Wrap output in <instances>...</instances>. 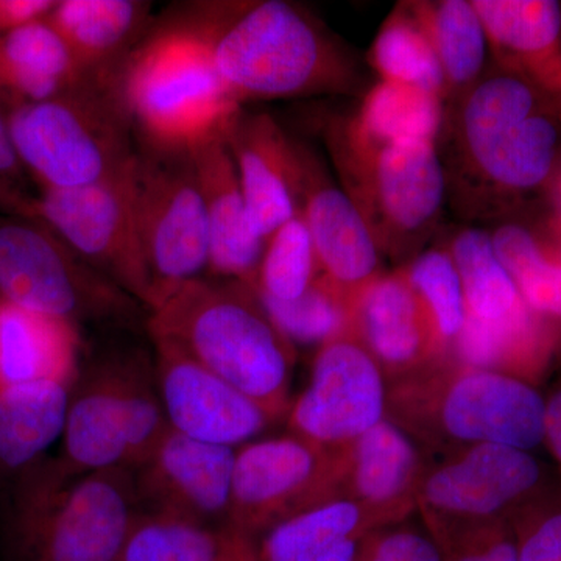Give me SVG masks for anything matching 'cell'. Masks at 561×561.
Listing matches in <instances>:
<instances>
[{"mask_svg": "<svg viewBox=\"0 0 561 561\" xmlns=\"http://www.w3.org/2000/svg\"><path fill=\"white\" fill-rule=\"evenodd\" d=\"M442 157L457 205L478 217L548 186L561 169V99L496 66L449 103Z\"/></svg>", "mask_w": 561, "mask_h": 561, "instance_id": "obj_1", "label": "cell"}, {"mask_svg": "<svg viewBox=\"0 0 561 561\" xmlns=\"http://www.w3.org/2000/svg\"><path fill=\"white\" fill-rule=\"evenodd\" d=\"M181 25L201 39L238 105L350 94L360 87L359 69L345 47L295 3L210 2Z\"/></svg>", "mask_w": 561, "mask_h": 561, "instance_id": "obj_2", "label": "cell"}, {"mask_svg": "<svg viewBox=\"0 0 561 561\" xmlns=\"http://www.w3.org/2000/svg\"><path fill=\"white\" fill-rule=\"evenodd\" d=\"M147 330L150 339L179 346L275 419L287 415L297 350L253 287L208 275L187 280L149 312Z\"/></svg>", "mask_w": 561, "mask_h": 561, "instance_id": "obj_3", "label": "cell"}, {"mask_svg": "<svg viewBox=\"0 0 561 561\" xmlns=\"http://www.w3.org/2000/svg\"><path fill=\"white\" fill-rule=\"evenodd\" d=\"M18 478L11 561H116L140 515L131 470L79 472L60 457Z\"/></svg>", "mask_w": 561, "mask_h": 561, "instance_id": "obj_4", "label": "cell"}, {"mask_svg": "<svg viewBox=\"0 0 561 561\" xmlns=\"http://www.w3.org/2000/svg\"><path fill=\"white\" fill-rule=\"evenodd\" d=\"M389 419L449 453L476 445L534 453L545 440V397L529 379L448 359L397 382Z\"/></svg>", "mask_w": 561, "mask_h": 561, "instance_id": "obj_5", "label": "cell"}, {"mask_svg": "<svg viewBox=\"0 0 561 561\" xmlns=\"http://www.w3.org/2000/svg\"><path fill=\"white\" fill-rule=\"evenodd\" d=\"M119 76L94 77L51 101L11 114L14 151L44 190H79L119 175L135 157L136 135Z\"/></svg>", "mask_w": 561, "mask_h": 561, "instance_id": "obj_6", "label": "cell"}, {"mask_svg": "<svg viewBox=\"0 0 561 561\" xmlns=\"http://www.w3.org/2000/svg\"><path fill=\"white\" fill-rule=\"evenodd\" d=\"M327 142L339 183L382 256L408 264L437 228L448 198L437 144L373 146L354 138L341 119L328 125Z\"/></svg>", "mask_w": 561, "mask_h": 561, "instance_id": "obj_7", "label": "cell"}, {"mask_svg": "<svg viewBox=\"0 0 561 561\" xmlns=\"http://www.w3.org/2000/svg\"><path fill=\"white\" fill-rule=\"evenodd\" d=\"M136 140L191 150L220 135L242 108L221 83L201 39L173 25L133 50L119 76Z\"/></svg>", "mask_w": 561, "mask_h": 561, "instance_id": "obj_8", "label": "cell"}, {"mask_svg": "<svg viewBox=\"0 0 561 561\" xmlns=\"http://www.w3.org/2000/svg\"><path fill=\"white\" fill-rule=\"evenodd\" d=\"M169 430L153 359L116 351L79 371L70 390L61 459L72 470H135Z\"/></svg>", "mask_w": 561, "mask_h": 561, "instance_id": "obj_9", "label": "cell"}, {"mask_svg": "<svg viewBox=\"0 0 561 561\" xmlns=\"http://www.w3.org/2000/svg\"><path fill=\"white\" fill-rule=\"evenodd\" d=\"M128 183L136 234L149 273L151 312L187 280L208 275L205 205L191 150L138 142Z\"/></svg>", "mask_w": 561, "mask_h": 561, "instance_id": "obj_10", "label": "cell"}, {"mask_svg": "<svg viewBox=\"0 0 561 561\" xmlns=\"http://www.w3.org/2000/svg\"><path fill=\"white\" fill-rule=\"evenodd\" d=\"M0 298L77 327L125 324L146 309L55 232L25 224L0 225Z\"/></svg>", "mask_w": 561, "mask_h": 561, "instance_id": "obj_11", "label": "cell"}, {"mask_svg": "<svg viewBox=\"0 0 561 561\" xmlns=\"http://www.w3.org/2000/svg\"><path fill=\"white\" fill-rule=\"evenodd\" d=\"M341 451L287 434L236 451L228 527L256 541L276 524L341 496Z\"/></svg>", "mask_w": 561, "mask_h": 561, "instance_id": "obj_12", "label": "cell"}, {"mask_svg": "<svg viewBox=\"0 0 561 561\" xmlns=\"http://www.w3.org/2000/svg\"><path fill=\"white\" fill-rule=\"evenodd\" d=\"M553 489L534 453L502 445L468 446L426 468L416 508L424 523L502 522Z\"/></svg>", "mask_w": 561, "mask_h": 561, "instance_id": "obj_13", "label": "cell"}, {"mask_svg": "<svg viewBox=\"0 0 561 561\" xmlns=\"http://www.w3.org/2000/svg\"><path fill=\"white\" fill-rule=\"evenodd\" d=\"M128 169L79 190H44L35 213L77 256L150 311V279L136 234Z\"/></svg>", "mask_w": 561, "mask_h": 561, "instance_id": "obj_14", "label": "cell"}, {"mask_svg": "<svg viewBox=\"0 0 561 561\" xmlns=\"http://www.w3.org/2000/svg\"><path fill=\"white\" fill-rule=\"evenodd\" d=\"M387 378L375 357L354 335L320 346L311 379L290 402V434L342 451L376 424L389 419Z\"/></svg>", "mask_w": 561, "mask_h": 561, "instance_id": "obj_15", "label": "cell"}, {"mask_svg": "<svg viewBox=\"0 0 561 561\" xmlns=\"http://www.w3.org/2000/svg\"><path fill=\"white\" fill-rule=\"evenodd\" d=\"M236 451L169 427L133 470L144 515L202 527H228Z\"/></svg>", "mask_w": 561, "mask_h": 561, "instance_id": "obj_16", "label": "cell"}, {"mask_svg": "<svg viewBox=\"0 0 561 561\" xmlns=\"http://www.w3.org/2000/svg\"><path fill=\"white\" fill-rule=\"evenodd\" d=\"M154 376L171 430L194 440L239 449L278 419L183 350L151 339Z\"/></svg>", "mask_w": 561, "mask_h": 561, "instance_id": "obj_17", "label": "cell"}, {"mask_svg": "<svg viewBox=\"0 0 561 561\" xmlns=\"http://www.w3.org/2000/svg\"><path fill=\"white\" fill-rule=\"evenodd\" d=\"M301 214L308 225L320 273L353 302L383 275L382 254L367 221L323 162L297 142Z\"/></svg>", "mask_w": 561, "mask_h": 561, "instance_id": "obj_18", "label": "cell"}, {"mask_svg": "<svg viewBox=\"0 0 561 561\" xmlns=\"http://www.w3.org/2000/svg\"><path fill=\"white\" fill-rule=\"evenodd\" d=\"M350 334L397 382L448 359L419 295L402 268L383 273L351 302Z\"/></svg>", "mask_w": 561, "mask_h": 561, "instance_id": "obj_19", "label": "cell"}, {"mask_svg": "<svg viewBox=\"0 0 561 561\" xmlns=\"http://www.w3.org/2000/svg\"><path fill=\"white\" fill-rule=\"evenodd\" d=\"M224 139L234 161L254 231L264 239L301 210L297 142L265 113L239 110Z\"/></svg>", "mask_w": 561, "mask_h": 561, "instance_id": "obj_20", "label": "cell"}, {"mask_svg": "<svg viewBox=\"0 0 561 561\" xmlns=\"http://www.w3.org/2000/svg\"><path fill=\"white\" fill-rule=\"evenodd\" d=\"M341 496L356 502L379 529L416 508L424 459L408 431L390 419L341 451Z\"/></svg>", "mask_w": 561, "mask_h": 561, "instance_id": "obj_21", "label": "cell"}, {"mask_svg": "<svg viewBox=\"0 0 561 561\" xmlns=\"http://www.w3.org/2000/svg\"><path fill=\"white\" fill-rule=\"evenodd\" d=\"M209 236L208 276L256 286L265 241L254 231L224 133L191 149Z\"/></svg>", "mask_w": 561, "mask_h": 561, "instance_id": "obj_22", "label": "cell"}, {"mask_svg": "<svg viewBox=\"0 0 561 561\" xmlns=\"http://www.w3.org/2000/svg\"><path fill=\"white\" fill-rule=\"evenodd\" d=\"M490 54L501 68L561 99V3L553 0H472Z\"/></svg>", "mask_w": 561, "mask_h": 561, "instance_id": "obj_23", "label": "cell"}, {"mask_svg": "<svg viewBox=\"0 0 561 561\" xmlns=\"http://www.w3.org/2000/svg\"><path fill=\"white\" fill-rule=\"evenodd\" d=\"M80 328L0 298V391L39 381L73 382Z\"/></svg>", "mask_w": 561, "mask_h": 561, "instance_id": "obj_24", "label": "cell"}, {"mask_svg": "<svg viewBox=\"0 0 561 561\" xmlns=\"http://www.w3.org/2000/svg\"><path fill=\"white\" fill-rule=\"evenodd\" d=\"M150 5L138 0H65L49 16L51 27L69 47L87 77L121 72L128 46L146 25Z\"/></svg>", "mask_w": 561, "mask_h": 561, "instance_id": "obj_25", "label": "cell"}, {"mask_svg": "<svg viewBox=\"0 0 561 561\" xmlns=\"http://www.w3.org/2000/svg\"><path fill=\"white\" fill-rule=\"evenodd\" d=\"M379 530L356 502L339 497L276 524L256 541L257 561H357Z\"/></svg>", "mask_w": 561, "mask_h": 561, "instance_id": "obj_26", "label": "cell"}, {"mask_svg": "<svg viewBox=\"0 0 561 561\" xmlns=\"http://www.w3.org/2000/svg\"><path fill=\"white\" fill-rule=\"evenodd\" d=\"M73 382L39 381L0 391V474L31 470L61 437Z\"/></svg>", "mask_w": 561, "mask_h": 561, "instance_id": "obj_27", "label": "cell"}, {"mask_svg": "<svg viewBox=\"0 0 561 561\" xmlns=\"http://www.w3.org/2000/svg\"><path fill=\"white\" fill-rule=\"evenodd\" d=\"M90 79L47 20L14 28L0 41V84L25 103L51 101Z\"/></svg>", "mask_w": 561, "mask_h": 561, "instance_id": "obj_28", "label": "cell"}, {"mask_svg": "<svg viewBox=\"0 0 561 561\" xmlns=\"http://www.w3.org/2000/svg\"><path fill=\"white\" fill-rule=\"evenodd\" d=\"M426 33L445 79L446 105L460 98L483 73L490 46L472 0L404 2Z\"/></svg>", "mask_w": 561, "mask_h": 561, "instance_id": "obj_29", "label": "cell"}, {"mask_svg": "<svg viewBox=\"0 0 561 561\" xmlns=\"http://www.w3.org/2000/svg\"><path fill=\"white\" fill-rule=\"evenodd\" d=\"M463 287L467 319L493 327H527L540 317L527 308L494 251L490 232L463 228L446 245Z\"/></svg>", "mask_w": 561, "mask_h": 561, "instance_id": "obj_30", "label": "cell"}, {"mask_svg": "<svg viewBox=\"0 0 561 561\" xmlns=\"http://www.w3.org/2000/svg\"><path fill=\"white\" fill-rule=\"evenodd\" d=\"M445 101L420 88L379 81L365 94L353 119H341L354 138L373 146L437 144Z\"/></svg>", "mask_w": 561, "mask_h": 561, "instance_id": "obj_31", "label": "cell"}, {"mask_svg": "<svg viewBox=\"0 0 561 561\" xmlns=\"http://www.w3.org/2000/svg\"><path fill=\"white\" fill-rule=\"evenodd\" d=\"M116 561H257V553L256 542L230 527L140 513Z\"/></svg>", "mask_w": 561, "mask_h": 561, "instance_id": "obj_32", "label": "cell"}, {"mask_svg": "<svg viewBox=\"0 0 561 561\" xmlns=\"http://www.w3.org/2000/svg\"><path fill=\"white\" fill-rule=\"evenodd\" d=\"M370 65L381 81L420 88L445 101V79L426 33L400 3L373 41Z\"/></svg>", "mask_w": 561, "mask_h": 561, "instance_id": "obj_33", "label": "cell"}, {"mask_svg": "<svg viewBox=\"0 0 561 561\" xmlns=\"http://www.w3.org/2000/svg\"><path fill=\"white\" fill-rule=\"evenodd\" d=\"M490 236L529 311L540 319L561 320V261L549 257L522 225H502Z\"/></svg>", "mask_w": 561, "mask_h": 561, "instance_id": "obj_34", "label": "cell"}, {"mask_svg": "<svg viewBox=\"0 0 561 561\" xmlns=\"http://www.w3.org/2000/svg\"><path fill=\"white\" fill-rule=\"evenodd\" d=\"M257 297L273 323L294 346L319 345L320 348L350 334V298L323 275L313 280L297 300Z\"/></svg>", "mask_w": 561, "mask_h": 561, "instance_id": "obj_35", "label": "cell"}, {"mask_svg": "<svg viewBox=\"0 0 561 561\" xmlns=\"http://www.w3.org/2000/svg\"><path fill=\"white\" fill-rule=\"evenodd\" d=\"M401 268L423 302L443 348L451 356L467 321L463 287L451 253L446 247H432Z\"/></svg>", "mask_w": 561, "mask_h": 561, "instance_id": "obj_36", "label": "cell"}, {"mask_svg": "<svg viewBox=\"0 0 561 561\" xmlns=\"http://www.w3.org/2000/svg\"><path fill=\"white\" fill-rule=\"evenodd\" d=\"M320 275L316 247L300 210L265 242L254 290L272 300H297Z\"/></svg>", "mask_w": 561, "mask_h": 561, "instance_id": "obj_37", "label": "cell"}, {"mask_svg": "<svg viewBox=\"0 0 561 561\" xmlns=\"http://www.w3.org/2000/svg\"><path fill=\"white\" fill-rule=\"evenodd\" d=\"M445 561H519L512 519L476 524L424 523Z\"/></svg>", "mask_w": 561, "mask_h": 561, "instance_id": "obj_38", "label": "cell"}, {"mask_svg": "<svg viewBox=\"0 0 561 561\" xmlns=\"http://www.w3.org/2000/svg\"><path fill=\"white\" fill-rule=\"evenodd\" d=\"M519 561H561V486L512 519Z\"/></svg>", "mask_w": 561, "mask_h": 561, "instance_id": "obj_39", "label": "cell"}, {"mask_svg": "<svg viewBox=\"0 0 561 561\" xmlns=\"http://www.w3.org/2000/svg\"><path fill=\"white\" fill-rule=\"evenodd\" d=\"M404 523V522H402ZM398 523L373 531L362 548L365 561H445L437 541L427 531Z\"/></svg>", "mask_w": 561, "mask_h": 561, "instance_id": "obj_40", "label": "cell"}, {"mask_svg": "<svg viewBox=\"0 0 561 561\" xmlns=\"http://www.w3.org/2000/svg\"><path fill=\"white\" fill-rule=\"evenodd\" d=\"M57 2L50 0H0V31H14L31 22L46 20Z\"/></svg>", "mask_w": 561, "mask_h": 561, "instance_id": "obj_41", "label": "cell"}, {"mask_svg": "<svg viewBox=\"0 0 561 561\" xmlns=\"http://www.w3.org/2000/svg\"><path fill=\"white\" fill-rule=\"evenodd\" d=\"M545 397V440L542 445L549 449L556 460L561 478V375L552 382Z\"/></svg>", "mask_w": 561, "mask_h": 561, "instance_id": "obj_42", "label": "cell"}, {"mask_svg": "<svg viewBox=\"0 0 561 561\" xmlns=\"http://www.w3.org/2000/svg\"><path fill=\"white\" fill-rule=\"evenodd\" d=\"M16 151L11 142L9 125L0 119V173H13L18 169Z\"/></svg>", "mask_w": 561, "mask_h": 561, "instance_id": "obj_43", "label": "cell"}]
</instances>
